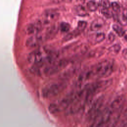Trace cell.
<instances>
[{
    "mask_svg": "<svg viewBox=\"0 0 127 127\" xmlns=\"http://www.w3.org/2000/svg\"><path fill=\"white\" fill-rule=\"evenodd\" d=\"M78 90L71 92L63 98L51 103L49 107V111L51 114H57L66 110L72 104L77 97Z\"/></svg>",
    "mask_w": 127,
    "mask_h": 127,
    "instance_id": "6da1fadb",
    "label": "cell"
},
{
    "mask_svg": "<svg viewBox=\"0 0 127 127\" xmlns=\"http://www.w3.org/2000/svg\"><path fill=\"white\" fill-rule=\"evenodd\" d=\"M115 113L110 106L102 109L93 119L88 127H110L113 121Z\"/></svg>",
    "mask_w": 127,
    "mask_h": 127,
    "instance_id": "7a4b0ae2",
    "label": "cell"
},
{
    "mask_svg": "<svg viewBox=\"0 0 127 127\" xmlns=\"http://www.w3.org/2000/svg\"><path fill=\"white\" fill-rule=\"evenodd\" d=\"M93 77L99 78L109 76L113 72L114 63L109 59L104 60L91 66Z\"/></svg>",
    "mask_w": 127,
    "mask_h": 127,
    "instance_id": "3957f363",
    "label": "cell"
},
{
    "mask_svg": "<svg viewBox=\"0 0 127 127\" xmlns=\"http://www.w3.org/2000/svg\"><path fill=\"white\" fill-rule=\"evenodd\" d=\"M72 59L68 58L56 60L49 64L43 71V73L46 76H50L64 70L68 65L72 63Z\"/></svg>",
    "mask_w": 127,
    "mask_h": 127,
    "instance_id": "277c9868",
    "label": "cell"
},
{
    "mask_svg": "<svg viewBox=\"0 0 127 127\" xmlns=\"http://www.w3.org/2000/svg\"><path fill=\"white\" fill-rule=\"evenodd\" d=\"M66 86L67 83L63 80L49 84L43 88L42 95L45 98L53 97L64 91Z\"/></svg>",
    "mask_w": 127,
    "mask_h": 127,
    "instance_id": "5b68a950",
    "label": "cell"
},
{
    "mask_svg": "<svg viewBox=\"0 0 127 127\" xmlns=\"http://www.w3.org/2000/svg\"><path fill=\"white\" fill-rule=\"evenodd\" d=\"M103 103V98L102 97L99 98L92 104L91 107L90 108L88 115L90 118L94 119L96 116L102 110L101 108Z\"/></svg>",
    "mask_w": 127,
    "mask_h": 127,
    "instance_id": "8992f818",
    "label": "cell"
},
{
    "mask_svg": "<svg viewBox=\"0 0 127 127\" xmlns=\"http://www.w3.org/2000/svg\"><path fill=\"white\" fill-rule=\"evenodd\" d=\"M80 66L78 64L72 65V66L69 67L67 69L63 71L59 76V77L62 79H67L70 77H72L76 73H77L80 68Z\"/></svg>",
    "mask_w": 127,
    "mask_h": 127,
    "instance_id": "52a82bcc",
    "label": "cell"
},
{
    "mask_svg": "<svg viewBox=\"0 0 127 127\" xmlns=\"http://www.w3.org/2000/svg\"><path fill=\"white\" fill-rule=\"evenodd\" d=\"M59 17V13L54 9H48L43 14V20L45 23H49L56 21Z\"/></svg>",
    "mask_w": 127,
    "mask_h": 127,
    "instance_id": "ba28073f",
    "label": "cell"
},
{
    "mask_svg": "<svg viewBox=\"0 0 127 127\" xmlns=\"http://www.w3.org/2000/svg\"><path fill=\"white\" fill-rule=\"evenodd\" d=\"M45 39L44 37L39 34L33 36L27 39L26 42L27 47L29 48H35L41 44Z\"/></svg>",
    "mask_w": 127,
    "mask_h": 127,
    "instance_id": "9c48e42d",
    "label": "cell"
},
{
    "mask_svg": "<svg viewBox=\"0 0 127 127\" xmlns=\"http://www.w3.org/2000/svg\"><path fill=\"white\" fill-rule=\"evenodd\" d=\"M125 102V99L122 96H119L116 98L111 104L110 107L112 110L114 112L118 111L122 107L124 103Z\"/></svg>",
    "mask_w": 127,
    "mask_h": 127,
    "instance_id": "30bf717a",
    "label": "cell"
},
{
    "mask_svg": "<svg viewBox=\"0 0 127 127\" xmlns=\"http://www.w3.org/2000/svg\"><path fill=\"white\" fill-rule=\"evenodd\" d=\"M105 37L103 33H95L91 34L88 38V41L90 43L95 45L103 41Z\"/></svg>",
    "mask_w": 127,
    "mask_h": 127,
    "instance_id": "8fae6325",
    "label": "cell"
},
{
    "mask_svg": "<svg viewBox=\"0 0 127 127\" xmlns=\"http://www.w3.org/2000/svg\"><path fill=\"white\" fill-rule=\"evenodd\" d=\"M42 29V23L41 22H37L34 23L30 24L26 28V33L28 34L35 33L40 32Z\"/></svg>",
    "mask_w": 127,
    "mask_h": 127,
    "instance_id": "7c38bea8",
    "label": "cell"
},
{
    "mask_svg": "<svg viewBox=\"0 0 127 127\" xmlns=\"http://www.w3.org/2000/svg\"><path fill=\"white\" fill-rule=\"evenodd\" d=\"M104 25V21L103 19L98 18L94 19L90 25V29L93 31H97L100 30Z\"/></svg>",
    "mask_w": 127,
    "mask_h": 127,
    "instance_id": "4fadbf2b",
    "label": "cell"
},
{
    "mask_svg": "<svg viewBox=\"0 0 127 127\" xmlns=\"http://www.w3.org/2000/svg\"><path fill=\"white\" fill-rule=\"evenodd\" d=\"M58 31V28L54 25L48 28L44 35V38L45 40L49 39L52 38L57 34Z\"/></svg>",
    "mask_w": 127,
    "mask_h": 127,
    "instance_id": "5bb4252c",
    "label": "cell"
},
{
    "mask_svg": "<svg viewBox=\"0 0 127 127\" xmlns=\"http://www.w3.org/2000/svg\"><path fill=\"white\" fill-rule=\"evenodd\" d=\"M74 13L79 16H85L87 15L88 12L84 6L81 5H77L74 7Z\"/></svg>",
    "mask_w": 127,
    "mask_h": 127,
    "instance_id": "9a60e30c",
    "label": "cell"
},
{
    "mask_svg": "<svg viewBox=\"0 0 127 127\" xmlns=\"http://www.w3.org/2000/svg\"><path fill=\"white\" fill-rule=\"evenodd\" d=\"M81 32L77 29L76 28L75 30L72 31L71 32L69 33L67 35H65V36L63 38L64 41H67L69 40H70L71 39L77 37L79 34H80Z\"/></svg>",
    "mask_w": 127,
    "mask_h": 127,
    "instance_id": "2e32d148",
    "label": "cell"
},
{
    "mask_svg": "<svg viewBox=\"0 0 127 127\" xmlns=\"http://www.w3.org/2000/svg\"><path fill=\"white\" fill-rule=\"evenodd\" d=\"M87 7L90 11H95L98 8V5L94 0H89L87 3Z\"/></svg>",
    "mask_w": 127,
    "mask_h": 127,
    "instance_id": "e0dca14e",
    "label": "cell"
},
{
    "mask_svg": "<svg viewBox=\"0 0 127 127\" xmlns=\"http://www.w3.org/2000/svg\"><path fill=\"white\" fill-rule=\"evenodd\" d=\"M112 27H113V30L116 32V33L119 36L122 37L124 35L125 31L120 26H119L118 25L114 24L113 25Z\"/></svg>",
    "mask_w": 127,
    "mask_h": 127,
    "instance_id": "ac0fdd59",
    "label": "cell"
},
{
    "mask_svg": "<svg viewBox=\"0 0 127 127\" xmlns=\"http://www.w3.org/2000/svg\"><path fill=\"white\" fill-rule=\"evenodd\" d=\"M70 25L66 22H62L61 23L60 26H59V28L60 31L62 32H68V31L70 29Z\"/></svg>",
    "mask_w": 127,
    "mask_h": 127,
    "instance_id": "d6986e66",
    "label": "cell"
},
{
    "mask_svg": "<svg viewBox=\"0 0 127 127\" xmlns=\"http://www.w3.org/2000/svg\"><path fill=\"white\" fill-rule=\"evenodd\" d=\"M87 25V23L84 21H79L78 22L76 28L81 33L85 29Z\"/></svg>",
    "mask_w": 127,
    "mask_h": 127,
    "instance_id": "ffe728a7",
    "label": "cell"
},
{
    "mask_svg": "<svg viewBox=\"0 0 127 127\" xmlns=\"http://www.w3.org/2000/svg\"><path fill=\"white\" fill-rule=\"evenodd\" d=\"M121 49V47L119 45L115 44L109 49V51L110 52L113 53V54H117L120 51Z\"/></svg>",
    "mask_w": 127,
    "mask_h": 127,
    "instance_id": "44dd1931",
    "label": "cell"
},
{
    "mask_svg": "<svg viewBox=\"0 0 127 127\" xmlns=\"http://www.w3.org/2000/svg\"><path fill=\"white\" fill-rule=\"evenodd\" d=\"M101 13L103 15H104L107 18H111L113 16L112 12L110 11L108 8H103L101 10Z\"/></svg>",
    "mask_w": 127,
    "mask_h": 127,
    "instance_id": "7402d4cb",
    "label": "cell"
},
{
    "mask_svg": "<svg viewBox=\"0 0 127 127\" xmlns=\"http://www.w3.org/2000/svg\"><path fill=\"white\" fill-rule=\"evenodd\" d=\"M119 118L122 121V122L126 126H127V108L126 109V110L122 115L121 117Z\"/></svg>",
    "mask_w": 127,
    "mask_h": 127,
    "instance_id": "603a6c76",
    "label": "cell"
},
{
    "mask_svg": "<svg viewBox=\"0 0 127 127\" xmlns=\"http://www.w3.org/2000/svg\"><path fill=\"white\" fill-rule=\"evenodd\" d=\"M118 19L121 25L123 26H126L127 25V18H126L123 15L119 16Z\"/></svg>",
    "mask_w": 127,
    "mask_h": 127,
    "instance_id": "cb8c5ba5",
    "label": "cell"
},
{
    "mask_svg": "<svg viewBox=\"0 0 127 127\" xmlns=\"http://www.w3.org/2000/svg\"><path fill=\"white\" fill-rule=\"evenodd\" d=\"M111 6L113 10L116 12H119L120 11V6L116 2H113L111 3Z\"/></svg>",
    "mask_w": 127,
    "mask_h": 127,
    "instance_id": "d4e9b609",
    "label": "cell"
},
{
    "mask_svg": "<svg viewBox=\"0 0 127 127\" xmlns=\"http://www.w3.org/2000/svg\"><path fill=\"white\" fill-rule=\"evenodd\" d=\"M100 5L103 8H109L110 6V3L108 0H101Z\"/></svg>",
    "mask_w": 127,
    "mask_h": 127,
    "instance_id": "484cf974",
    "label": "cell"
},
{
    "mask_svg": "<svg viewBox=\"0 0 127 127\" xmlns=\"http://www.w3.org/2000/svg\"><path fill=\"white\" fill-rule=\"evenodd\" d=\"M115 36L114 35V34H113L112 33H110L108 37V40L110 42H112L114 39H115Z\"/></svg>",
    "mask_w": 127,
    "mask_h": 127,
    "instance_id": "4316f807",
    "label": "cell"
},
{
    "mask_svg": "<svg viewBox=\"0 0 127 127\" xmlns=\"http://www.w3.org/2000/svg\"><path fill=\"white\" fill-rule=\"evenodd\" d=\"M56 3H60L62 2H70L72 0H50Z\"/></svg>",
    "mask_w": 127,
    "mask_h": 127,
    "instance_id": "83f0119b",
    "label": "cell"
},
{
    "mask_svg": "<svg viewBox=\"0 0 127 127\" xmlns=\"http://www.w3.org/2000/svg\"><path fill=\"white\" fill-rule=\"evenodd\" d=\"M122 55L125 59L127 60V49H125L122 51Z\"/></svg>",
    "mask_w": 127,
    "mask_h": 127,
    "instance_id": "f1b7e54d",
    "label": "cell"
},
{
    "mask_svg": "<svg viewBox=\"0 0 127 127\" xmlns=\"http://www.w3.org/2000/svg\"><path fill=\"white\" fill-rule=\"evenodd\" d=\"M123 15L126 18H127V9H124L123 12Z\"/></svg>",
    "mask_w": 127,
    "mask_h": 127,
    "instance_id": "f546056e",
    "label": "cell"
},
{
    "mask_svg": "<svg viewBox=\"0 0 127 127\" xmlns=\"http://www.w3.org/2000/svg\"><path fill=\"white\" fill-rule=\"evenodd\" d=\"M124 36H125V39H126V41H127V32H125V34H124Z\"/></svg>",
    "mask_w": 127,
    "mask_h": 127,
    "instance_id": "4dcf8cb0",
    "label": "cell"
}]
</instances>
